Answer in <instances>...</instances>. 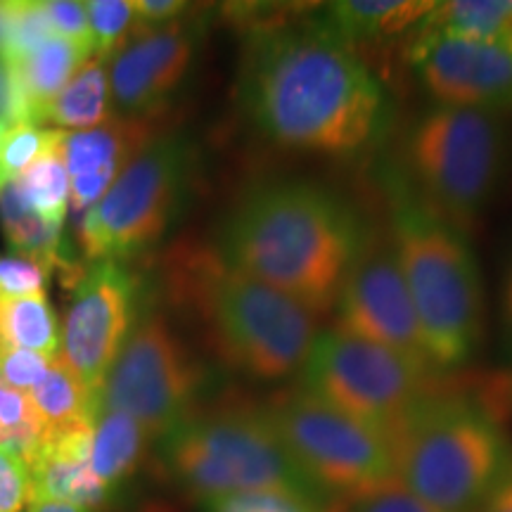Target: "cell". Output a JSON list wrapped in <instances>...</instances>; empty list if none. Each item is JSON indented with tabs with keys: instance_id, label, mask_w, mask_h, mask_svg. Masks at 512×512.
I'll use <instances>...</instances> for the list:
<instances>
[{
	"instance_id": "obj_1",
	"label": "cell",
	"mask_w": 512,
	"mask_h": 512,
	"mask_svg": "<svg viewBox=\"0 0 512 512\" xmlns=\"http://www.w3.org/2000/svg\"><path fill=\"white\" fill-rule=\"evenodd\" d=\"M228 5L245 34L235 102L264 143L332 162H366L394 131L389 88L358 50L299 5ZM318 8V5H316Z\"/></svg>"
},
{
	"instance_id": "obj_15",
	"label": "cell",
	"mask_w": 512,
	"mask_h": 512,
	"mask_svg": "<svg viewBox=\"0 0 512 512\" xmlns=\"http://www.w3.org/2000/svg\"><path fill=\"white\" fill-rule=\"evenodd\" d=\"M332 311L337 313V330L401 351L432 366L422 339L418 311L389 238L375 240L368 247L349 273Z\"/></svg>"
},
{
	"instance_id": "obj_39",
	"label": "cell",
	"mask_w": 512,
	"mask_h": 512,
	"mask_svg": "<svg viewBox=\"0 0 512 512\" xmlns=\"http://www.w3.org/2000/svg\"><path fill=\"white\" fill-rule=\"evenodd\" d=\"M0 34H3V15H0Z\"/></svg>"
},
{
	"instance_id": "obj_28",
	"label": "cell",
	"mask_w": 512,
	"mask_h": 512,
	"mask_svg": "<svg viewBox=\"0 0 512 512\" xmlns=\"http://www.w3.org/2000/svg\"><path fill=\"white\" fill-rule=\"evenodd\" d=\"M330 512H437L425 505L418 496L403 486L399 479L384 482L370 489L358 491V494L342 496L330 501Z\"/></svg>"
},
{
	"instance_id": "obj_18",
	"label": "cell",
	"mask_w": 512,
	"mask_h": 512,
	"mask_svg": "<svg viewBox=\"0 0 512 512\" xmlns=\"http://www.w3.org/2000/svg\"><path fill=\"white\" fill-rule=\"evenodd\" d=\"M147 434L126 413L100 408L93 418L91 467L95 477L110 489L124 484L143 460Z\"/></svg>"
},
{
	"instance_id": "obj_36",
	"label": "cell",
	"mask_w": 512,
	"mask_h": 512,
	"mask_svg": "<svg viewBox=\"0 0 512 512\" xmlns=\"http://www.w3.org/2000/svg\"><path fill=\"white\" fill-rule=\"evenodd\" d=\"M0 119L12 121V83L5 64L0 62Z\"/></svg>"
},
{
	"instance_id": "obj_22",
	"label": "cell",
	"mask_w": 512,
	"mask_h": 512,
	"mask_svg": "<svg viewBox=\"0 0 512 512\" xmlns=\"http://www.w3.org/2000/svg\"><path fill=\"white\" fill-rule=\"evenodd\" d=\"M27 197L31 207L48 226L60 228L67 219V202H69V174L64 166V140L60 145L50 147L43 157H38L34 164L15 178Z\"/></svg>"
},
{
	"instance_id": "obj_13",
	"label": "cell",
	"mask_w": 512,
	"mask_h": 512,
	"mask_svg": "<svg viewBox=\"0 0 512 512\" xmlns=\"http://www.w3.org/2000/svg\"><path fill=\"white\" fill-rule=\"evenodd\" d=\"M204 36V12L188 10L162 24L138 22L110 57L107 76L114 110L126 117H157L188 79Z\"/></svg>"
},
{
	"instance_id": "obj_3",
	"label": "cell",
	"mask_w": 512,
	"mask_h": 512,
	"mask_svg": "<svg viewBox=\"0 0 512 512\" xmlns=\"http://www.w3.org/2000/svg\"><path fill=\"white\" fill-rule=\"evenodd\" d=\"M162 280L166 299L228 370L261 382L302 373L320 332L318 318L230 266L214 245L178 242L166 252Z\"/></svg>"
},
{
	"instance_id": "obj_6",
	"label": "cell",
	"mask_w": 512,
	"mask_h": 512,
	"mask_svg": "<svg viewBox=\"0 0 512 512\" xmlns=\"http://www.w3.org/2000/svg\"><path fill=\"white\" fill-rule=\"evenodd\" d=\"M503 114L432 102L406 126L399 166L430 207L470 233L508 174Z\"/></svg>"
},
{
	"instance_id": "obj_21",
	"label": "cell",
	"mask_w": 512,
	"mask_h": 512,
	"mask_svg": "<svg viewBox=\"0 0 512 512\" xmlns=\"http://www.w3.org/2000/svg\"><path fill=\"white\" fill-rule=\"evenodd\" d=\"M29 399L43 425V437L69 430L81 422H93L98 411L95 396L83 387L79 375L67 366L62 356L50 366L41 387L29 392Z\"/></svg>"
},
{
	"instance_id": "obj_10",
	"label": "cell",
	"mask_w": 512,
	"mask_h": 512,
	"mask_svg": "<svg viewBox=\"0 0 512 512\" xmlns=\"http://www.w3.org/2000/svg\"><path fill=\"white\" fill-rule=\"evenodd\" d=\"M261 413L299 470L328 501L396 479L387 434L302 387L271 396Z\"/></svg>"
},
{
	"instance_id": "obj_14",
	"label": "cell",
	"mask_w": 512,
	"mask_h": 512,
	"mask_svg": "<svg viewBox=\"0 0 512 512\" xmlns=\"http://www.w3.org/2000/svg\"><path fill=\"white\" fill-rule=\"evenodd\" d=\"M138 290V278L121 261H95L74 285L62 328V358L95 401L131 332Z\"/></svg>"
},
{
	"instance_id": "obj_35",
	"label": "cell",
	"mask_w": 512,
	"mask_h": 512,
	"mask_svg": "<svg viewBox=\"0 0 512 512\" xmlns=\"http://www.w3.org/2000/svg\"><path fill=\"white\" fill-rule=\"evenodd\" d=\"M477 512H512V472L496 486L494 494L479 505Z\"/></svg>"
},
{
	"instance_id": "obj_29",
	"label": "cell",
	"mask_w": 512,
	"mask_h": 512,
	"mask_svg": "<svg viewBox=\"0 0 512 512\" xmlns=\"http://www.w3.org/2000/svg\"><path fill=\"white\" fill-rule=\"evenodd\" d=\"M53 363L43 358L36 351L3 347L0 344V380L8 384L10 389L29 394L36 387H41L48 377V370Z\"/></svg>"
},
{
	"instance_id": "obj_4",
	"label": "cell",
	"mask_w": 512,
	"mask_h": 512,
	"mask_svg": "<svg viewBox=\"0 0 512 512\" xmlns=\"http://www.w3.org/2000/svg\"><path fill=\"white\" fill-rule=\"evenodd\" d=\"M389 221V242L418 311L427 358L439 375L465 368L486 335L482 268L465 230L439 216L399 162L375 169Z\"/></svg>"
},
{
	"instance_id": "obj_2",
	"label": "cell",
	"mask_w": 512,
	"mask_h": 512,
	"mask_svg": "<svg viewBox=\"0 0 512 512\" xmlns=\"http://www.w3.org/2000/svg\"><path fill=\"white\" fill-rule=\"evenodd\" d=\"M377 240L351 197L299 176L249 185L226 211L211 242L230 266L313 316L335 309L349 273Z\"/></svg>"
},
{
	"instance_id": "obj_12",
	"label": "cell",
	"mask_w": 512,
	"mask_h": 512,
	"mask_svg": "<svg viewBox=\"0 0 512 512\" xmlns=\"http://www.w3.org/2000/svg\"><path fill=\"white\" fill-rule=\"evenodd\" d=\"M408 64L432 102L503 114L512 110V36L420 27Z\"/></svg>"
},
{
	"instance_id": "obj_31",
	"label": "cell",
	"mask_w": 512,
	"mask_h": 512,
	"mask_svg": "<svg viewBox=\"0 0 512 512\" xmlns=\"http://www.w3.org/2000/svg\"><path fill=\"white\" fill-rule=\"evenodd\" d=\"M31 498V472L15 453L0 448V512H22Z\"/></svg>"
},
{
	"instance_id": "obj_27",
	"label": "cell",
	"mask_w": 512,
	"mask_h": 512,
	"mask_svg": "<svg viewBox=\"0 0 512 512\" xmlns=\"http://www.w3.org/2000/svg\"><path fill=\"white\" fill-rule=\"evenodd\" d=\"M88 27L93 36V57L110 60L126 41L131 27L133 3L128 0H91L86 3Z\"/></svg>"
},
{
	"instance_id": "obj_30",
	"label": "cell",
	"mask_w": 512,
	"mask_h": 512,
	"mask_svg": "<svg viewBox=\"0 0 512 512\" xmlns=\"http://www.w3.org/2000/svg\"><path fill=\"white\" fill-rule=\"evenodd\" d=\"M46 12L57 36L67 38V41L79 46L88 57H93V36L91 27H88L86 3H74V0H48Z\"/></svg>"
},
{
	"instance_id": "obj_26",
	"label": "cell",
	"mask_w": 512,
	"mask_h": 512,
	"mask_svg": "<svg viewBox=\"0 0 512 512\" xmlns=\"http://www.w3.org/2000/svg\"><path fill=\"white\" fill-rule=\"evenodd\" d=\"M200 503L204 512H330V503L285 489L240 491V494L214 496Z\"/></svg>"
},
{
	"instance_id": "obj_9",
	"label": "cell",
	"mask_w": 512,
	"mask_h": 512,
	"mask_svg": "<svg viewBox=\"0 0 512 512\" xmlns=\"http://www.w3.org/2000/svg\"><path fill=\"white\" fill-rule=\"evenodd\" d=\"M439 373L418 358L337 328L320 330L302 368V389L382 434L437 392Z\"/></svg>"
},
{
	"instance_id": "obj_20",
	"label": "cell",
	"mask_w": 512,
	"mask_h": 512,
	"mask_svg": "<svg viewBox=\"0 0 512 512\" xmlns=\"http://www.w3.org/2000/svg\"><path fill=\"white\" fill-rule=\"evenodd\" d=\"M0 344L36 351L50 363L62 356V330L46 292L0 299Z\"/></svg>"
},
{
	"instance_id": "obj_25",
	"label": "cell",
	"mask_w": 512,
	"mask_h": 512,
	"mask_svg": "<svg viewBox=\"0 0 512 512\" xmlns=\"http://www.w3.org/2000/svg\"><path fill=\"white\" fill-rule=\"evenodd\" d=\"M67 131L60 128H43L34 124H15L5 133L3 145H0V174H3L5 183L15 181L36 162L43 157L50 147L60 145Z\"/></svg>"
},
{
	"instance_id": "obj_34",
	"label": "cell",
	"mask_w": 512,
	"mask_h": 512,
	"mask_svg": "<svg viewBox=\"0 0 512 512\" xmlns=\"http://www.w3.org/2000/svg\"><path fill=\"white\" fill-rule=\"evenodd\" d=\"M501 349L503 356L512 363V261L505 271L501 290Z\"/></svg>"
},
{
	"instance_id": "obj_37",
	"label": "cell",
	"mask_w": 512,
	"mask_h": 512,
	"mask_svg": "<svg viewBox=\"0 0 512 512\" xmlns=\"http://www.w3.org/2000/svg\"><path fill=\"white\" fill-rule=\"evenodd\" d=\"M27 512H83L72 503L55 501V498H31Z\"/></svg>"
},
{
	"instance_id": "obj_11",
	"label": "cell",
	"mask_w": 512,
	"mask_h": 512,
	"mask_svg": "<svg viewBox=\"0 0 512 512\" xmlns=\"http://www.w3.org/2000/svg\"><path fill=\"white\" fill-rule=\"evenodd\" d=\"M204 387L207 370L202 363L162 313L147 311L128 332L102 384L98 411L126 413L143 427L147 439H164L197 411Z\"/></svg>"
},
{
	"instance_id": "obj_5",
	"label": "cell",
	"mask_w": 512,
	"mask_h": 512,
	"mask_svg": "<svg viewBox=\"0 0 512 512\" xmlns=\"http://www.w3.org/2000/svg\"><path fill=\"white\" fill-rule=\"evenodd\" d=\"M396 479L437 512H477L512 472V441L484 401L434 392L389 432Z\"/></svg>"
},
{
	"instance_id": "obj_33",
	"label": "cell",
	"mask_w": 512,
	"mask_h": 512,
	"mask_svg": "<svg viewBox=\"0 0 512 512\" xmlns=\"http://www.w3.org/2000/svg\"><path fill=\"white\" fill-rule=\"evenodd\" d=\"M482 401L498 415L512 413V363L508 370H503L501 375H496L494 380H491L489 389H484Z\"/></svg>"
},
{
	"instance_id": "obj_7",
	"label": "cell",
	"mask_w": 512,
	"mask_h": 512,
	"mask_svg": "<svg viewBox=\"0 0 512 512\" xmlns=\"http://www.w3.org/2000/svg\"><path fill=\"white\" fill-rule=\"evenodd\" d=\"M162 458L171 479L197 501L285 489L330 503L280 444L261 406L195 411L162 439Z\"/></svg>"
},
{
	"instance_id": "obj_32",
	"label": "cell",
	"mask_w": 512,
	"mask_h": 512,
	"mask_svg": "<svg viewBox=\"0 0 512 512\" xmlns=\"http://www.w3.org/2000/svg\"><path fill=\"white\" fill-rule=\"evenodd\" d=\"M190 10L188 3L181 0H138L133 3V15L143 24H162L178 19Z\"/></svg>"
},
{
	"instance_id": "obj_38",
	"label": "cell",
	"mask_w": 512,
	"mask_h": 512,
	"mask_svg": "<svg viewBox=\"0 0 512 512\" xmlns=\"http://www.w3.org/2000/svg\"><path fill=\"white\" fill-rule=\"evenodd\" d=\"M8 128H10L8 121H5V119H0V145H3V138H5V133H8ZM5 185H8V183H5L3 174H0V190H3Z\"/></svg>"
},
{
	"instance_id": "obj_23",
	"label": "cell",
	"mask_w": 512,
	"mask_h": 512,
	"mask_svg": "<svg viewBox=\"0 0 512 512\" xmlns=\"http://www.w3.org/2000/svg\"><path fill=\"white\" fill-rule=\"evenodd\" d=\"M3 15V34H0V62L5 67H15L34 53V50L55 36L50 24L46 3L34 0H10L0 3Z\"/></svg>"
},
{
	"instance_id": "obj_19",
	"label": "cell",
	"mask_w": 512,
	"mask_h": 512,
	"mask_svg": "<svg viewBox=\"0 0 512 512\" xmlns=\"http://www.w3.org/2000/svg\"><path fill=\"white\" fill-rule=\"evenodd\" d=\"M112 112L110 76H107L105 60L91 57L81 64L79 72L50 102L43 124H57L60 131L62 128L91 131V128L110 121Z\"/></svg>"
},
{
	"instance_id": "obj_16",
	"label": "cell",
	"mask_w": 512,
	"mask_h": 512,
	"mask_svg": "<svg viewBox=\"0 0 512 512\" xmlns=\"http://www.w3.org/2000/svg\"><path fill=\"white\" fill-rule=\"evenodd\" d=\"M157 117H117L91 131L64 136V166L72 178L74 207L83 211L100 202L121 171L157 136Z\"/></svg>"
},
{
	"instance_id": "obj_17",
	"label": "cell",
	"mask_w": 512,
	"mask_h": 512,
	"mask_svg": "<svg viewBox=\"0 0 512 512\" xmlns=\"http://www.w3.org/2000/svg\"><path fill=\"white\" fill-rule=\"evenodd\" d=\"M437 3L415 0H339L318 5L316 19L332 36L358 50L373 43L394 41L403 34H415Z\"/></svg>"
},
{
	"instance_id": "obj_24",
	"label": "cell",
	"mask_w": 512,
	"mask_h": 512,
	"mask_svg": "<svg viewBox=\"0 0 512 512\" xmlns=\"http://www.w3.org/2000/svg\"><path fill=\"white\" fill-rule=\"evenodd\" d=\"M422 27L463 34L512 36V0H453L437 3Z\"/></svg>"
},
{
	"instance_id": "obj_8",
	"label": "cell",
	"mask_w": 512,
	"mask_h": 512,
	"mask_svg": "<svg viewBox=\"0 0 512 512\" xmlns=\"http://www.w3.org/2000/svg\"><path fill=\"white\" fill-rule=\"evenodd\" d=\"M197 174L200 152L188 136H157L83 216V254L121 261L155 245L181 219Z\"/></svg>"
}]
</instances>
